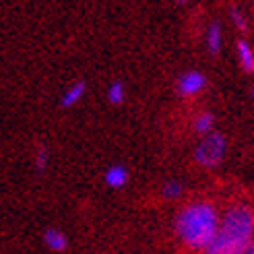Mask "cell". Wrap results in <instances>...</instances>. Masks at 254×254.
Returning a JSON list of instances; mask_svg holds the SVG:
<instances>
[{
  "label": "cell",
  "instance_id": "6da1fadb",
  "mask_svg": "<svg viewBox=\"0 0 254 254\" xmlns=\"http://www.w3.org/2000/svg\"><path fill=\"white\" fill-rule=\"evenodd\" d=\"M219 227V213L211 202L196 200L186 205L176 219V232L190 250H205Z\"/></svg>",
  "mask_w": 254,
  "mask_h": 254
},
{
  "label": "cell",
  "instance_id": "7a4b0ae2",
  "mask_svg": "<svg viewBox=\"0 0 254 254\" xmlns=\"http://www.w3.org/2000/svg\"><path fill=\"white\" fill-rule=\"evenodd\" d=\"M227 151V141L221 132H209L194 149V159L202 168H219Z\"/></svg>",
  "mask_w": 254,
  "mask_h": 254
},
{
  "label": "cell",
  "instance_id": "3957f363",
  "mask_svg": "<svg viewBox=\"0 0 254 254\" xmlns=\"http://www.w3.org/2000/svg\"><path fill=\"white\" fill-rule=\"evenodd\" d=\"M205 87H207V77L198 70H186L184 74L178 77V83H176L178 93H180L182 97H194Z\"/></svg>",
  "mask_w": 254,
  "mask_h": 254
},
{
  "label": "cell",
  "instance_id": "277c9868",
  "mask_svg": "<svg viewBox=\"0 0 254 254\" xmlns=\"http://www.w3.org/2000/svg\"><path fill=\"white\" fill-rule=\"evenodd\" d=\"M248 246H252V244L240 242V240H234L230 236L217 232L213 238V242L205 248V254H244Z\"/></svg>",
  "mask_w": 254,
  "mask_h": 254
},
{
  "label": "cell",
  "instance_id": "5b68a950",
  "mask_svg": "<svg viewBox=\"0 0 254 254\" xmlns=\"http://www.w3.org/2000/svg\"><path fill=\"white\" fill-rule=\"evenodd\" d=\"M85 91H87V83L85 81H77L72 83L64 93H62V99H60V106L62 108H72L77 106L79 101L85 97Z\"/></svg>",
  "mask_w": 254,
  "mask_h": 254
},
{
  "label": "cell",
  "instance_id": "8992f818",
  "mask_svg": "<svg viewBox=\"0 0 254 254\" xmlns=\"http://www.w3.org/2000/svg\"><path fill=\"white\" fill-rule=\"evenodd\" d=\"M106 184L110 188H122L126 186V182H128V170H126L122 163H116V166H112L106 170Z\"/></svg>",
  "mask_w": 254,
  "mask_h": 254
},
{
  "label": "cell",
  "instance_id": "52a82bcc",
  "mask_svg": "<svg viewBox=\"0 0 254 254\" xmlns=\"http://www.w3.org/2000/svg\"><path fill=\"white\" fill-rule=\"evenodd\" d=\"M221 44H223V33H221V23L213 21L207 29V48L213 56H217L221 52Z\"/></svg>",
  "mask_w": 254,
  "mask_h": 254
},
{
  "label": "cell",
  "instance_id": "ba28073f",
  "mask_svg": "<svg viewBox=\"0 0 254 254\" xmlns=\"http://www.w3.org/2000/svg\"><path fill=\"white\" fill-rule=\"evenodd\" d=\"M44 240H46V246L54 252H64L68 246V238L60 230H56V227H50V230L44 234Z\"/></svg>",
  "mask_w": 254,
  "mask_h": 254
},
{
  "label": "cell",
  "instance_id": "9c48e42d",
  "mask_svg": "<svg viewBox=\"0 0 254 254\" xmlns=\"http://www.w3.org/2000/svg\"><path fill=\"white\" fill-rule=\"evenodd\" d=\"M238 58H240V66L244 68V72L252 74L254 72V52H252V46L244 40L238 42Z\"/></svg>",
  "mask_w": 254,
  "mask_h": 254
},
{
  "label": "cell",
  "instance_id": "30bf717a",
  "mask_svg": "<svg viewBox=\"0 0 254 254\" xmlns=\"http://www.w3.org/2000/svg\"><path fill=\"white\" fill-rule=\"evenodd\" d=\"M213 126H215V116L211 112H202L194 118V130L198 134H209L213 132Z\"/></svg>",
  "mask_w": 254,
  "mask_h": 254
},
{
  "label": "cell",
  "instance_id": "8fae6325",
  "mask_svg": "<svg viewBox=\"0 0 254 254\" xmlns=\"http://www.w3.org/2000/svg\"><path fill=\"white\" fill-rule=\"evenodd\" d=\"M108 99L112 106H120L122 101L126 99V87L122 81H112L108 87Z\"/></svg>",
  "mask_w": 254,
  "mask_h": 254
},
{
  "label": "cell",
  "instance_id": "7c38bea8",
  "mask_svg": "<svg viewBox=\"0 0 254 254\" xmlns=\"http://www.w3.org/2000/svg\"><path fill=\"white\" fill-rule=\"evenodd\" d=\"M163 196L166 198H178L182 192H184V188H182V184L180 182H176V180H170V182H166L163 184Z\"/></svg>",
  "mask_w": 254,
  "mask_h": 254
},
{
  "label": "cell",
  "instance_id": "4fadbf2b",
  "mask_svg": "<svg viewBox=\"0 0 254 254\" xmlns=\"http://www.w3.org/2000/svg\"><path fill=\"white\" fill-rule=\"evenodd\" d=\"M230 15H232V21H234V25H236V27H238L240 31H246V29H248V21H246L244 12L240 10V8L232 6V8H230Z\"/></svg>",
  "mask_w": 254,
  "mask_h": 254
},
{
  "label": "cell",
  "instance_id": "5bb4252c",
  "mask_svg": "<svg viewBox=\"0 0 254 254\" xmlns=\"http://www.w3.org/2000/svg\"><path fill=\"white\" fill-rule=\"evenodd\" d=\"M48 159H50V153H48V149H37V153H35V168L40 170V172H44L46 170V166H48Z\"/></svg>",
  "mask_w": 254,
  "mask_h": 254
},
{
  "label": "cell",
  "instance_id": "9a60e30c",
  "mask_svg": "<svg viewBox=\"0 0 254 254\" xmlns=\"http://www.w3.org/2000/svg\"><path fill=\"white\" fill-rule=\"evenodd\" d=\"M244 254H254V248H252V246H248V248H246V252H244Z\"/></svg>",
  "mask_w": 254,
  "mask_h": 254
},
{
  "label": "cell",
  "instance_id": "2e32d148",
  "mask_svg": "<svg viewBox=\"0 0 254 254\" xmlns=\"http://www.w3.org/2000/svg\"><path fill=\"white\" fill-rule=\"evenodd\" d=\"M176 2H178V4H186V2H188V0H176Z\"/></svg>",
  "mask_w": 254,
  "mask_h": 254
}]
</instances>
